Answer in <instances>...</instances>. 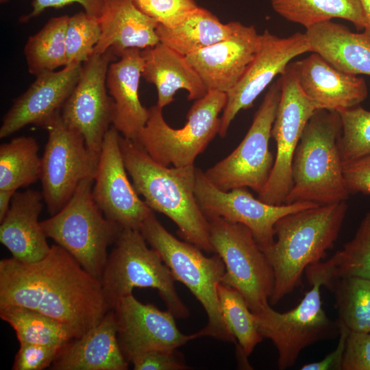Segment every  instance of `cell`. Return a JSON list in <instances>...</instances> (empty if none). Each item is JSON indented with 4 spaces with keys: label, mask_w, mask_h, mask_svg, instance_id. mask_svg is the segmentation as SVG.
I'll return each mask as SVG.
<instances>
[{
    "label": "cell",
    "mask_w": 370,
    "mask_h": 370,
    "mask_svg": "<svg viewBox=\"0 0 370 370\" xmlns=\"http://www.w3.org/2000/svg\"><path fill=\"white\" fill-rule=\"evenodd\" d=\"M36 310L66 325L79 338L111 310L101 282L63 247L51 246L38 261L0 260V307Z\"/></svg>",
    "instance_id": "6da1fadb"
},
{
    "label": "cell",
    "mask_w": 370,
    "mask_h": 370,
    "mask_svg": "<svg viewBox=\"0 0 370 370\" xmlns=\"http://www.w3.org/2000/svg\"><path fill=\"white\" fill-rule=\"evenodd\" d=\"M123 158L133 186L153 211L166 215L182 238L201 250L214 252L210 224L195 193L196 167H169L153 160L136 140L120 137Z\"/></svg>",
    "instance_id": "7a4b0ae2"
},
{
    "label": "cell",
    "mask_w": 370,
    "mask_h": 370,
    "mask_svg": "<svg viewBox=\"0 0 370 370\" xmlns=\"http://www.w3.org/2000/svg\"><path fill=\"white\" fill-rule=\"evenodd\" d=\"M347 210L345 201L300 210L277 221L275 241L263 251L274 273L272 304L301 285L306 269L334 247Z\"/></svg>",
    "instance_id": "3957f363"
},
{
    "label": "cell",
    "mask_w": 370,
    "mask_h": 370,
    "mask_svg": "<svg viewBox=\"0 0 370 370\" xmlns=\"http://www.w3.org/2000/svg\"><path fill=\"white\" fill-rule=\"evenodd\" d=\"M341 131L338 112L315 111L295 149L293 186L284 204L306 201L322 206L346 201L349 194L338 149Z\"/></svg>",
    "instance_id": "277c9868"
},
{
    "label": "cell",
    "mask_w": 370,
    "mask_h": 370,
    "mask_svg": "<svg viewBox=\"0 0 370 370\" xmlns=\"http://www.w3.org/2000/svg\"><path fill=\"white\" fill-rule=\"evenodd\" d=\"M139 231L159 253L175 280L183 283L204 308L208 323L195 333L197 338L208 336L236 343L223 317L218 297L217 288L225 273L221 257L217 254L207 257L196 245L179 240L165 229L153 212Z\"/></svg>",
    "instance_id": "5b68a950"
},
{
    "label": "cell",
    "mask_w": 370,
    "mask_h": 370,
    "mask_svg": "<svg viewBox=\"0 0 370 370\" xmlns=\"http://www.w3.org/2000/svg\"><path fill=\"white\" fill-rule=\"evenodd\" d=\"M94 179L82 181L56 214L40 221L47 238L67 251L92 276L100 281L107 249L123 228L108 219L92 195Z\"/></svg>",
    "instance_id": "8992f818"
},
{
    "label": "cell",
    "mask_w": 370,
    "mask_h": 370,
    "mask_svg": "<svg viewBox=\"0 0 370 370\" xmlns=\"http://www.w3.org/2000/svg\"><path fill=\"white\" fill-rule=\"evenodd\" d=\"M146 243L140 231L132 229H123L115 242L100 280L110 309L134 288H152L175 318H187L189 310L176 291L171 270Z\"/></svg>",
    "instance_id": "52a82bcc"
},
{
    "label": "cell",
    "mask_w": 370,
    "mask_h": 370,
    "mask_svg": "<svg viewBox=\"0 0 370 370\" xmlns=\"http://www.w3.org/2000/svg\"><path fill=\"white\" fill-rule=\"evenodd\" d=\"M227 101L225 92L210 90L195 100L187 115V122L180 129L171 127L164 120L162 109L157 105L149 108V118L136 140L158 163L175 167L194 165L218 134L219 114Z\"/></svg>",
    "instance_id": "ba28073f"
},
{
    "label": "cell",
    "mask_w": 370,
    "mask_h": 370,
    "mask_svg": "<svg viewBox=\"0 0 370 370\" xmlns=\"http://www.w3.org/2000/svg\"><path fill=\"white\" fill-rule=\"evenodd\" d=\"M210 241L225 265L221 283L238 291L254 313L269 304L275 278L271 266L245 225L221 217L208 219Z\"/></svg>",
    "instance_id": "9c48e42d"
},
{
    "label": "cell",
    "mask_w": 370,
    "mask_h": 370,
    "mask_svg": "<svg viewBox=\"0 0 370 370\" xmlns=\"http://www.w3.org/2000/svg\"><path fill=\"white\" fill-rule=\"evenodd\" d=\"M280 96L278 79L269 86L241 143L226 158L204 171L216 187L224 191L246 187L258 194L262 190L274 163L269 144Z\"/></svg>",
    "instance_id": "30bf717a"
},
{
    "label": "cell",
    "mask_w": 370,
    "mask_h": 370,
    "mask_svg": "<svg viewBox=\"0 0 370 370\" xmlns=\"http://www.w3.org/2000/svg\"><path fill=\"white\" fill-rule=\"evenodd\" d=\"M45 128L48 140L41 158L40 179L44 201L53 215L82 181L95 179L99 157L87 148L80 132L63 121L61 114Z\"/></svg>",
    "instance_id": "8fae6325"
},
{
    "label": "cell",
    "mask_w": 370,
    "mask_h": 370,
    "mask_svg": "<svg viewBox=\"0 0 370 370\" xmlns=\"http://www.w3.org/2000/svg\"><path fill=\"white\" fill-rule=\"evenodd\" d=\"M312 285L298 305L289 311L278 312L268 304L254 313L260 334L271 340L278 350L279 369L293 366L306 347L340 334L337 321L333 322L322 308L321 284Z\"/></svg>",
    "instance_id": "7c38bea8"
},
{
    "label": "cell",
    "mask_w": 370,
    "mask_h": 370,
    "mask_svg": "<svg viewBox=\"0 0 370 370\" xmlns=\"http://www.w3.org/2000/svg\"><path fill=\"white\" fill-rule=\"evenodd\" d=\"M281 96L271 137L276 143V154L268 181L258 199L272 205L285 203L292 186L294 153L304 130L317 110L302 91L292 63L279 78Z\"/></svg>",
    "instance_id": "4fadbf2b"
},
{
    "label": "cell",
    "mask_w": 370,
    "mask_h": 370,
    "mask_svg": "<svg viewBox=\"0 0 370 370\" xmlns=\"http://www.w3.org/2000/svg\"><path fill=\"white\" fill-rule=\"evenodd\" d=\"M195 193L208 219L221 217L245 225L262 251L273 245L274 226L279 219L287 214L319 206L306 201L269 204L256 199L246 187L224 191L212 184L204 171L197 167Z\"/></svg>",
    "instance_id": "5bb4252c"
},
{
    "label": "cell",
    "mask_w": 370,
    "mask_h": 370,
    "mask_svg": "<svg viewBox=\"0 0 370 370\" xmlns=\"http://www.w3.org/2000/svg\"><path fill=\"white\" fill-rule=\"evenodd\" d=\"M113 58L108 51L92 54L82 65L80 77L61 111L63 121L82 134L87 148L98 157L114 114V100L106 90Z\"/></svg>",
    "instance_id": "9a60e30c"
},
{
    "label": "cell",
    "mask_w": 370,
    "mask_h": 370,
    "mask_svg": "<svg viewBox=\"0 0 370 370\" xmlns=\"http://www.w3.org/2000/svg\"><path fill=\"white\" fill-rule=\"evenodd\" d=\"M120 137L121 134L113 126L105 135L92 195L106 217L123 229L139 230L153 210L140 198L129 180Z\"/></svg>",
    "instance_id": "2e32d148"
},
{
    "label": "cell",
    "mask_w": 370,
    "mask_h": 370,
    "mask_svg": "<svg viewBox=\"0 0 370 370\" xmlns=\"http://www.w3.org/2000/svg\"><path fill=\"white\" fill-rule=\"evenodd\" d=\"M306 52H310V48L305 33L280 38L266 29L260 34V47L253 61L238 83L226 93L219 135L225 136L236 114L251 108L274 77L285 71L290 61Z\"/></svg>",
    "instance_id": "e0dca14e"
},
{
    "label": "cell",
    "mask_w": 370,
    "mask_h": 370,
    "mask_svg": "<svg viewBox=\"0 0 370 370\" xmlns=\"http://www.w3.org/2000/svg\"><path fill=\"white\" fill-rule=\"evenodd\" d=\"M112 310L117 321L119 345L128 362L140 353L177 349L197 338L195 333L181 332L171 312L143 304L132 293L120 299Z\"/></svg>",
    "instance_id": "ac0fdd59"
},
{
    "label": "cell",
    "mask_w": 370,
    "mask_h": 370,
    "mask_svg": "<svg viewBox=\"0 0 370 370\" xmlns=\"http://www.w3.org/2000/svg\"><path fill=\"white\" fill-rule=\"evenodd\" d=\"M82 69V64H76L36 75V80L14 100L3 116L0 138L8 137L30 124L45 127L61 114Z\"/></svg>",
    "instance_id": "d6986e66"
},
{
    "label": "cell",
    "mask_w": 370,
    "mask_h": 370,
    "mask_svg": "<svg viewBox=\"0 0 370 370\" xmlns=\"http://www.w3.org/2000/svg\"><path fill=\"white\" fill-rule=\"evenodd\" d=\"M260 44L254 26L233 22L227 38L186 56L208 91L227 93L240 81L253 61Z\"/></svg>",
    "instance_id": "ffe728a7"
},
{
    "label": "cell",
    "mask_w": 370,
    "mask_h": 370,
    "mask_svg": "<svg viewBox=\"0 0 370 370\" xmlns=\"http://www.w3.org/2000/svg\"><path fill=\"white\" fill-rule=\"evenodd\" d=\"M298 83L317 110L339 112L366 99L363 78L344 73L317 53L292 62Z\"/></svg>",
    "instance_id": "44dd1931"
},
{
    "label": "cell",
    "mask_w": 370,
    "mask_h": 370,
    "mask_svg": "<svg viewBox=\"0 0 370 370\" xmlns=\"http://www.w3.org/2000/svg\"><path fill=\"white\" fill-rule=\"evenodd\" d=\"M114 310L79 338L65 345L51 365L54 370H126Z\"/></svg>",
    "instance_id": "7402d4cb"
},
{
    "label": "cell",
    "mask_w": 370,
    "mask_h": 370,
    "mask_svg": "<svg viewBox=\"0 0 370 370\" xmlns=\"http://www.w3.org/2000/svg\"><path fill=\"white\" fill-rule=\"evenodd\" d=\"M143 59L139 49L125 51L118 61L110 64L106 86L114 102L113 127L125 138L136 140L146 125L149 108L138 97Z\"/></svg>",
    "instance_id": "603a6c76"
},
{
    "label": "cell",
    "mask_w": 370,
    "mask_h": 370,
    "mask_svg": "<svg viewBox=\"0 0 370 370\" xmlns=\"http://www.w3.org/2000/svg\"><path fill=\"white\" fill-rule=\"evenodd\" d=\"M42 200V193L38 190L16 191L0 222V241L16 260L36 262L49 252L51 246L38 221Z\"/></svg>",
    "instance_id": "cb8c5ba5"
},
{
    "label": "cell",
    "mask_w": 370,
    "mask_h": 370,
    "mask_svg": "<svg viewBox=\"0 0 370 370\" xmlns=\"http://www.w3.org/2000/svg\"><path fill=\"white\" fill-rule=\"evenodd\" d=\"M99 20L101 34L92 54L108 51L119 58L127 49H144L160 42L158 23L140 11L133 0H104Z\"/></svg>",
    "instance_id": "d4e9b609"
},
{
    "label": "cell",
    "mask_w": 370,
    "mask_h": 370,
    "mask_svg": "<svg viewBox=\"0 0 370 370\" xmlns=\"http://www.w3.org/2000/svg\"><path fill=\"white\" fill-rule=\"evenodd\" d=\"M143 59L142 77L157 90L156 105L163 109L174 101L176 92L184 89L188 100H197L208 90L186 56L162 42L141 51Z\"/></svg>",
    "instance_id": "484cf974"
},
{
    "label": "cell",
    "mask_w": 370,
    "mask_h": 370,
    "mask_svg": "<svg viewBox=\"0 0 370 370\" xmlns=\"http://www.w3.org/2000/svg\"><path fill=\"white\" fill-rule=\"evenodd\" d=\"M310 52L337 69L354 75H370V34L354 33L341 24L323 21L306 28Z\"/></svg>",
    "instance_id": "4316f807"
},
{
    "label": "cell",
    "mask_w": 370,
    "mask_h": 370,
    "mask_svg": "<svg viewBox=\"0 0 370 370\" xmlns=\"http://www.w3.org/2000/svg\"><path fill=\"white\" fill-rule=\"evenodd\" d=\"M310 284L325 286L344 278L370 279V211L362 220L354 238L330 259L309 265L305 271Z\"/></svg>",
    "instance_id": "83f0119b"
},
{
    "label": "cell",
    "mask_w": 370,
    "mask_h": 370,
    "mask_svg": "<svg viewBox=\"0 0 370 370\" xmlns=\"http://www.w3.org/2000/svg\"><path fill=\"white\" fill-rule=\"evenodd\" d=\"M232 31L233 22L222 23L199 6L175 26L158 24L156 28L160 42L186 57L227 38Z\"/></svg>",
    "instance_id": "f1b7e54d"
},
{
    "label": "cell",
    "mask_w": 370,
    "mask_h": 370,
    "mask_svg": "<svg viewBox=\"0 0 370 370\" xmlns=\"http://www.w3.org/2000/svg\"><path fill=\"white\" fill-rule=\"evenodd\" d=\"M271 3L279 15L306 29L334 18L351 22L358 30L365 27L360 0H271Z\"/></svg>",
    "instance_id": "f546056e"
},
{
    "label": "cell",
    "mask_w": 370,
    "mask_h": 370,
    "mask_svg": "<svg viewBox=\"0 0 370 370\" xmlns=\"http://www.w3.org/2000/svg\"><path fill=\"white\" fill-rule=\"evenodd\" d=\"M0 317L14 330L20 344L64 347L75 338L73 332L64 324L27 308L0 307Z\"/></svg>",
    "instance_id": "4dcf8cb0"
},
{
    "label": "cell",
    "mask_w": 370,
    "mask_h": 370,
    "mask_svg": "<svg viewBox=\"0 0 370 370\" xmlns=\"http://www.w3.org/2000/svg\"><path fill=\"white\" fill-rule=\"evenodd\" d=\"M36 140L19 136L0 145V190L26 187L40 178L41 158Z\"/></svg>",
    "instance_id": "1f68e13d"
},
{
    "label": "cell",
    "mask_w": 370,
    "mask_h": 370,
    "mask_svg": "<svg viewBox=\"0 0 370 370\" xmlns=\"http://www.w3.org/2000/svg\"><path fill=\"white\" fill-rule=\"evenodd\" d=\"M69 16L51 18L39 32L28 38L24 54L29 73L36 76L67 65L65 40Z\"/></svg>",
    "instance_id": "d6a6232c"
},
{
    "label": "cell",
    "mask_w": 370,
    "mask_h": 370,
    "mask_svg": "<svg viewBox=\"0 0 370 370\" xmlns=\"http://www.w3.org/2000/svg\"><path fill=\"white\" fill-rule=\"evenodd\" d=\"M325 287L334 296L338 326L352 332H370V279L340 278Z\"/></svg>",
    "instance_id": "836d02e7"
},
{
    "label": "cell",
    "mask_w": 370,
    "mask_h": 370,
    "mask_svg": "<svg viewBox=\"0 0 370 370\" xmlns=\"http://www.w3.org/2000/svg\"><path fill=\"white\" fill-rule=\"evenodd\" d=\"M217 293L225 322L238 341L243 355L247 357L264 338L258 330L255 314L234 288L220 283Z\"/></svg>",
    "instance_id": "e575fe53"
},
{
    "label": "cell",
    "mask_w": 370,
    "mask_h": 370,
    "mask_svg": "<svg viewBox=\"0 0 370 370\" xmlns=\"http://www.w3.org/2000/svg\"><path fill=\"white\" fill-rule=\"evenodd\" d=\"M338 149L343 163L370 155V111L360 105L340 111Z\"/></svg>",
    "instance_id": "d590c367"
},
{
    "label": "cell",
    "mask_w": 370,
    "mask_h": 370,
    "mask_svg": "<svg viewBox=\"0 0 370 370\" xmlns=\"http://www.w3.org/2000/svg\"><path fill=\"white\" fill-rule=\"evenodd\" d=\"M101 34L99 18L86 12L69 16L65 40L66 66L86 62L92 56Z\"/></svg>",
    "instance_id": "8d00e7d4"
},
{
    "label": "cell",
    "mask_w": 370,
    "mask_h": 370,
    "mask_svg": "<svg viewBox=\"0 0 370 370\" xmlns=\"http://www.w3.org/2000/svg\"><path fill=\"white\" fill-rule=\"evenodd\" d=\"M138 8L158 25L173 27L198 5L194 0H133Z\"/></svg>",
    "instance_id": "74e56055"
},
{
    "label": "cell",
    "mask_w": 370,
    "mask_h": 370,
    "mask_svg": "<svg viewBox=\"0 0 370 370\" xmlns=\"http://www.w3.org/2000/svg\"><path fill=\"white\" fill-rule=\"evenodd\" d=\"M63 347L21 343L16 354L13 370H42L50 367Z\"/></svg>",
    "instance_id": "f35d334b"
},
{
    "label": "cell",
    "mask_w": 370,
    "mask_h": 370,
    "mask_svg": "<svg viewBox=\"0 0 370 370\" xmlns=\"http://www.w3.org/2000/svg\"><path fill=\"white\" fill-rule=\"evenodd\" d=\"M130 362L135 370H184L188 369L177 349H153L140 353Z\"/></svg>",
    "instance_id": "ab89813d"
},
{
    "label": "cell",
    "mask_w": 370,
    "mask_h": 370,
    "mask_svg": "<svg viewBox=\"0 0 370 370\" xmlns=\"http://www.w3.org/2000/svg\"><path fill=\"white\" fill-rule=\"evenodd\" d=\"M342 370H370V332H348Z\"/></svg>",
    "instance_id": "60d3db41"
},
{
    "label": "cell",
    "mask_w": 370,
    "mask_h": 370,
    "mask_svg": "<svg viewBox=\"0 0 370 370\" xmlns=\"http://www.w3.org/2000/svg\"><path fill=\"white\" fill-rule=\"evenodd\" d=\"M343 174L349 195L370 196V155L343 163Z\"/></svg>",
    "instance_id": "b9f144b4"
},
{
    "label": "cell",
    "mask_w": 370,
    "mask_h": 370,
    "mask_svg": "<svg viewBox=\"0 0 370 370\" xmlns=\"http://www.w3.org/2000/svg\"><path fill=\"white\" fill-rule=\"evenodd\" d=\"M75 3L81 5L86 13L97 18L101 15L104 6V0H33L32 2V11L22 16L19 18V21L26 23L39 16L47 8L58 9Z\"/></svg>",
    "instance_id": "7bdbcfd3"
},
{
    "label": "cell",
    "mask_w": 370,
    "mask_h": 370,
    "mask_svg": "<svg viewBox=\"0 0 370 370\" xmlns=\"http://www.w3.org/2000/svg\"><path fill=\"white\" fill-rule=\"evenodd\" d=\"M339 341L335 349L323 360L304 365L301 370H342V363L346 345V338L349 331L339 326Z\"/></svg>",
    "instance_id": "ee69618b"
},
{
    "label": "cell",
    "mask_w": 370,
    "mask_h": 370,
    "mask_svg": "<svg viewBox=\"0 0 370 370\" xmlns=\"http://www.w3.org/2000/svg\"><path fill=\"white\" fill-rule=\"evenodd\" d=\"M16 192V190L11 189L0 190V222L6 215Z\"/></svg>",
    "instance_id": "f6af8a7d"
},
{
    "label": "cell",
    "mask_w": 370,
    "mask_h": 370,
    "mask_svg": "<svg viewBox=\"0 0 370 370\" xmlns=\"http://www.w3.org/2000/svg\"><path fill=\"white\" fill-rule=\"evenodd\" d=\"M365 18L363 31L370 34V0H360Z\"/></svg>",
    "instance_id": "bcb514c9"
},
{
    "label": "cell",
    "mask_w": 370,
    "mask_h": 370,
    "mask_svg": "<svg viewBox=\"0 0 370 370\" xmlns=\"http://www.w3.org/2000/svg\"><path fill=\"white\" fill-rule=\"evenodd\" d=\"M8 0H0V2L1 3H6Z\"/></svg>",
    "instance_id": "7dc6e473"
}]
</instances>
